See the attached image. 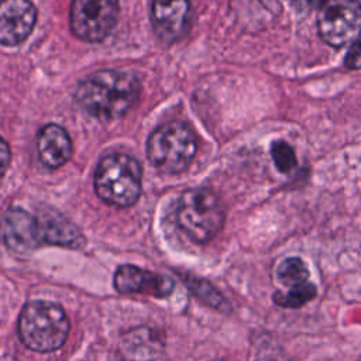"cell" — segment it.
<instances>
[{"label": "cell", "mask_w": 361, "mask_h": 361, "mask_svg": "<svg viewBox=\"0 0 361 361\" xmlns=\"http://www.w3.org/2000/svg\"><path fill=\"white\" fill-rule=\"evenodd\" d=\"M317 295V289L313 283L310 282H306L303 285H299V286H293V288H289L286 292H275L274 295V302L275 305L278 306H282V307H300L303 305H306L307 302L313 300Z\"/></svg>", "instance_id": "9a60e30c"}, {"label": "cell", "mask_w": 361, "mask_h": 361, "mask_svg": "<svg viewBox=\"0 0 361 361\" xmlns=\"http://www.w3.org/2000/svg\"><path fill=\"white\" fill-rule=\"evenodd\" d=\"M189 0H152L151 21L155 34L166 42L178 41L188 30Z\"/></svg>", "instance_id": "8fae6325"}, {"label": "cell", "mask_w": 361, "mask_h": 361, "mask_svg": "<svg viewBox=\"0 0 361 361\" xmlns=\"http://www.w3.org/2000/svg\"><path fill=\"white\" fill-rule=\"evenodd\" d=\"M276 276L289 289L309 282V269L300 258L289 257L278 265Z\"/></svg>", "instance_id": "5bb4252c"}, {"label": "cell", "mask_w": 361, "mask_h": 361, "mask_svg": "<svg viewBox=\"0 0 361 361\" xmlns=\"http://www.w3.org/2000/svg\"><path fill=\"white\" fill-rule=\"evenodd\" d=\"M97 196L117 207H128L141 193V168L127 154H110L100 159L94 173Z\"/></svg>", "instance_id": "3957f363"}, {"label": "cell", "mask_w": 361, "mask_h": 361, "mask_svg": "<svg viewBox=\"0 0 361 361\" xmlns=\"http://www.w3.org/2000/svg\"><path fill=\"white\" fill-rule=\"evenodd\" d=\"M37 151L44 166L55 169L62 166L72 155V142L68 133L56 126L42 127L37 138Z\"/></svg>", "instance_id": "7c38bea8"}, {"label": "cell", "mask_w": 361, "mask_h": 361, "mask_svg": "<svg viewBox=\"0 0 361 361\" xmlns=\"http://www.w3.org/2000/svg\"><path fill=\"white\" fill-rule=\"evenodd\" d=\"M75 96L89 114L113 120L134 106L140 96V82L128 72L99 71L79 83Z\"/></svg>", "instance_id": "6da1fadb"}, {"label": "cell", "mask_w": 361, "mask_h": 361, "mask_svg": "<svg viewBox=\"0 0 361 361\" xmlns=\"http://www.w3.org/2000/svg\"><path fill=\"white\" fill-rule=\"evenodd\" d=\"M344 65L348 69H361V39L351 44L344 58Z\"/></svg>", "instance_id": "ac0fdd59"}, {"label": "cell", "mask_w": 361, "mask_h": 361, "mask_svg": "<svg viewBox=\"0 0 361 361\" xmlns=\"http://www.w3.org/2000/svg\"><path fill=\"white\" fill-rule=\"evenodd\" d=\"M10 164V148L7 142L0 137V176L6 172Z\"/></svg>", "instance_id": "d6986e66"}, {"label": "cell", "mask_w": 361, "mask_h": 361, "mask_svg": "<svg viewBox=\"0 0 361 361\" xmlns=\"http://www.w3.org/2000/svg\"><path fill=\"white\" fill-rule=\"evenodd\" d=\"M322 39L340 48L355 42L361 35V3L358 0H324L317 14Z\"/></svg>", "instance_id": "8992f818"}, {"label": "cell", "mask_w": 361, "mask_h": 361, "mask_svg": "<svg viewBox=\"0 0 361 361\" xmlns=\"http://www.w3.org/2000/svg\"><path fill=\"white\" fill-rule=\"evenodd\" d=\"M173 286L175 282L169 276L141 269L130 264L118 267L114 274V288L124 295L141 293L164 298L173 290Z\"/></svg>", "instance_id": "30bf717a"}, {"label": "cell", "mask_w": 361, "mask_h": 361, "mask_svg": "<svg viewBox=\"0 0 361 361\" xmlns=\"http://www.w3.org/2000/svg\"><path fill=\"white\" fill-rule=\"evenodd\" d=\"M0 234L6 247L16 255L25 257L42 244L35 216L23 209H8L0 221Z\"/></svg>", "instance_id": "ba28073f"}, {"label": "cell", "mask_w": 361, "mask_h": 361, "mask_svg": "<svg viewBox=\"0 0 361 361\" xmlns=\"http://www.w3.org/2000/svg\"><path fill=\"white\" fill-rule=\"evenodd\" d=\"M186 283H188L189 289L193 292V295H196L199 299H202L207 305H210L213 307H217V309H221L223 306H227L226 299L207 281L189 276L186 279Z\"/></svg>", "instance_id": "2e32d148"}, {"label": "cell", "mask_w": 361, "mask_h": 361, "mask_svg": "<svg viewBox=\"0 0 361 361\" xmlns=\"http://www.w3.org/2000/svg\"><path fill=\"white\" fill-rule=\"evenodd\" d=\"M271 157L281 172H290L296 166V155L292 147L285 141H275L271 145Z\"/></svg>", "instance_id": "e0dca14e"}, {"label": "cell", "mask_w": 361, "mask_h": 361, "mask_svg": "<svg viewBox=\"0 0 361 361\" xmlns=\"http://www.w3.org/2000/svg\"><path fill=\"white\" fill-rule=\"evenodd\" d=\"M176 221L192 241L207 243L221 230L224 209L214 192L206 188H193L179 197Z\"/></svg>", "instance_id": "277c9868"}, {"label": "cell", "mask_w": 361, "mask_h": 361, "mask_svg": "<svg viewBox=\"0 0 361 361\" xmlns=\"http://www.w3.org/2000/svg\"><path fill=\"white\" fill-rule=\"evenodd\" d=\"M71 322L65 310L48 300H31L18 316L17 331L21 343L37 353L61 348L69 334Z\"/></svg>", "instance_id": "7a4b0ae2"}, {"label": "cell", "mask_w": 361, "mask_h": 361, "mask_svg": "<svg viewBox=\"0 0 361 361\" xmlns=\"http://www.w3.org/2000/svg\"><path fill=\"white\" fill-rule=\"evenodd\" d=\"M117 0H73L71 6V28L85 41L104 39L116 25Z\"/></svg>", "instance_id": "52a82bcc"}, {"label": "cell", "mask_w": 361, "mask_h": 361, "mask_svg": "<svg viewBox=\"0 0 361 361\" xmlns=\"http://www.w3.org/2000/svg\"><path fill=\"white\" fill-rule=\"evenodd\" d=\"M196 154L193 131L180 121H171L158 127L147 142L151 164L165 173L185 171Z\"/></svg>", "instance_id": "5b68a950"}, {"label": "cell", "mask_w": 361, "mask_h": 361, "mask_svg": "<svg viewBox=\"0 0 361 361\" xmlns=\"http://www.w3.org/2000/svg\"><path fill=\"white\" fill-rule=\"evenodd\" d=\"M37 10L28 0H0V44L17 45L34 28Z\"/></svg>", "instance_id": "9c48e42d"}, {"label": "cell", "mask_w": 361, "mask_h": 361, "mask_svg": "<svg viewBox=\"0 0 361 361\" xmlns=\"http://www.w3.org/2000/svg\"><path fill=\"white\" fill-rule=\"evenodd\" d=\"M42 243L54 245H73L80 240L79 228L62 214L47 210L37 216Z\"/></svg>", "instance_id": "4fadbf2b"}]
</instances>
